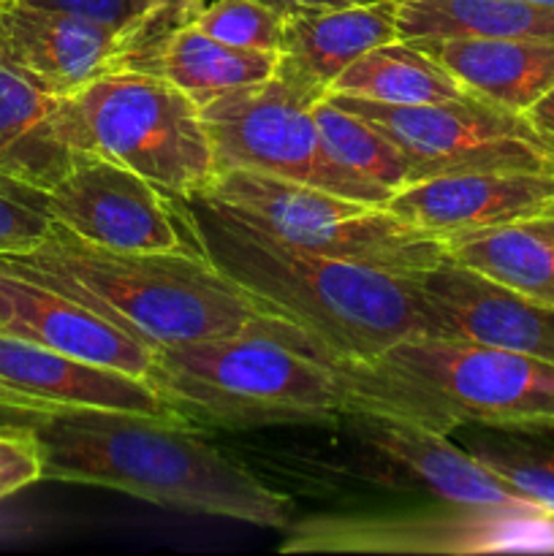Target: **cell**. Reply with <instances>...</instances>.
I'll return each instance as SVG.
<instances>
[{
	"label": "cell",
	"instance_id": "cell-1",
	"mask_svg": "<svg viewBox=\"0 0 554 556\" xmlns=\"http://www.w3.org/2000/svg\"><path fill=\"white\" fill-rule=\"evenodd\" d=\"M196 248L250 296L307 331L337 364H367L394 342L427 334L413 277L269 237L206 195H172Z\"/></svg>",
	"mask_w": 554,
	"mask_h": 556
},
{
	"label": "cell",
	"instance_id": "cell-2",
	"mask_svg": "<svg viewBox=\"0 0 554 556\" xmlns=\"http://www.w3.org/2000/svg\"><path fill=\"white\" fill-rule=\"evenodd\" d=\"M43 459L41 481L81 483L128 497L286 530L293 505L185 421L119 410L22 413Z\"/></svg>",
	"mask_w": 554,
	"mask_h": 556
},
{
	"label": "cell",
	"instance_id": "cell-3",
	"mask_svg": "<svg viewBox=\"0 0 554 556\" xmlns=\"http://www.w3.org/2000/svg\"><path fill=\"white\" fill-rule=\"evenodd\" d=\"M0 266L79 299L155 351L231 334L315 342L223 275L196 244L168 253H125L85 242L52 223L41 244L0 255Z\"/></svg>",
	"mask_w": 554,
	"mask_h": 556
},
{
	"label": "cell",
	"instance_id": "cell-4",
	"mask_svg": "<svg viewBox=\"0 0 554 556\" xmlns=\"http://www.w3.org/2000/svg\"><path fill=\"white\" fill-rule=\"evenodd\" d=\"M147 380L188 424L223 429L337 424L356 410L342 364L307 340L231 334L163 345Z\"/></svg>",
	"mask_w": 554,
	"mask_h": 556
},
{
	"label": "cell",
	"instance_id": "cell-5",
	"mask_svg": "<svg viewBox=\"0 0 554 556\" xmlns=\"http://www.w3.org/2000/svg\"><path fill=\"white\" fill-rule=\"evenodd\" d=\"M356 410L451 434L456 427L525 432L554 424V364L481 342L413 334L367 364H342Z\"/></svg>",
	"mask_w": 554,
	"mask_h": 556
},
{
	"label": "cell",
	"instance_id": "cell-6",
	"mask_svg": "<svg viewBox=\"0 0 554 556\" xmlns=\"http://www.w3.org/2000/svg\"><path fill=\"white\" fill-rule=\"evenodd\" d=\"M60 130L74 152L123 163L166 195L201 193L215 177L196 101L150 71H112L60 98Z\"/></svg>",
	"mask_w": 554,
	"mask_h": 556
},
{
	"label": "cell",
	"instance_id": "cell-7",
	"mask_svg": "<svg viewBox=\"0 0 554 556\" xmlns=\"http://www.w3.org/2000/svg\"><path fill=\"white\" fill-rule=\"evenodd\" d=\"M201 195L293 248L402 277L421 275L445 258L440 239L386 204L345 199L313 185L259 172H221Z\"/></svg>",
	"mask_w": 554,
	"mask_h": 556
},
{
	"label": "cell",
	"instance_id": "cell-8",
	"mask_svg": "<svg viewBox=\"0 0 554 556\" xmlns=\"http://www.w3.org/2000/svg\"><path fill=\"white\" fill-rule=\"evenodd\" d=\"M320 98L326 92L275 68L269 79L201 103L199 114L215 157V174L259 172L345 199L386 204L389 190L364 182L326 152L313 117Z\"/></svg>",
	"mask_w": 554,
	"mask_h": 556
},
{
	"label": "cell",
	"instance_id": "cell-9",
	"mask_svg": "<svg viewBox=\"0 0 554 556\" xmlns=\"http://www.w3.org/2000/svg\"><path fill=\"white\" fill-rule=\"evenodd\" d=\"M389 136L411 166V179L470 172L554 174V144L519 112L478 96L456 101L389 106L353 96H331Z\"/></svg>",
	"mask_w": 554,
	"mask_h": 556
},
{
	"label": "cell",
	"instance_id": "cell-10",
	"mask_svg": "<svg viewBox=\"0 0 554 556\" xmlns=\"http://www.w3.org/2000/svg\"><path fill=\"white\" fill-rule=\"evenodd\" d=\"M280 552L500 554L554 552V514L530 503L459 505L373 516H313L288 525Z\"/></svg>",
	"mask_w": 554,
	"mask_h": 556
},
{
	"label": "cell",
	"instance_id": "cell-11",
	"mask_svg": "<svg viewBox=\"0 0 554 556\" xmlns=\"http://www.w3.org/2000/svg\"><path fill=\"white\" fill-rule=\"evenodd\" d=\"M47 210L54 223L98 248L125 253L193 248L172 195L96 152H74L68 172L47 190Z\"/></svg>",
	"mask_w": 554,
	"mask_h": 556
},
{
	"label": "cell",
	"instance_id": "cell-12",
	"mask_svg": "<svg viewBox=\"0 0 554 556\" xmlns=\"http://www.w3.org/2000/svg\"><path fill=\"white\" fill-rule=\"evenodd\" d=\"M337 424L348 429L362 456H367L362 476L380 486L427 494L435 503H525L451 434L373 410L345 413Z\"/></svg>",
	"mask_w": 554,
	"mask_h": 556
},
{
	"label": "cell",
	"instance_id": "cell-13",
	"mask_svg": "<svg viewBox=\"0 0 554 556\" xmlns=\"http://www.w3.org/2000/svg\"><path fill=\"white\" fill-rule=\"evenodd\" d=\"M413 280L427 334L481 342L554 364V304L525 296L449 255Z\"/></svg>",
	"mask_w": 554,
	"mask_h": 556
},
{
	"label": "cell",
	"instance_id": "cell-14",
	"mask_svg": "<svg viewBox=\"0 0 554 556\" xmlns=\"http://www.w3.org/2000/svg\"><path fill=\"white\" fill-rule=\"evenodd\" d=\"M0 407L16 413L90 407L185 421L147 378L81 362L5 331H0Z\"/></svg>",
	"mask_w": 554,
	"mask_h": 556
},
{
	"label": "cell",
	"instance_id": "cell-15",
	"mask_svg": "<svg viewBox=\"0 0 554 556\" xmlns=\"http://www.w3.org/2000/svg\"><path fill=\"white\" fill-rule=\"evenodd\" d=\"M0 58L58 98L125 68L119 30L22 0H0Z\"/></svg>",
	"mask_w": 554,
	"mask_h": 556
},
{
	"label": "cell",
	"instance_id": "cell-16",
	"mask_svg": "<svg viewBox=\"0 0 554 556\" xmlns=\"http://www.w3.org/2000/svg\"><path fill=\"white\" fill-rule=\"evenodd\" d=\"M402 220L435 239L514 226L554 210V174L470 172L405 185L386 201Z\"/></svg>",
	"mask_w": 554,
	"mask_h": 556
},
{
	"label": "cell",
	"instance_id": "cell-17",
	"mask_svg": "<svg viewBox=\"0 0 554 556\" xmlns=\"http://www.w3.org/2000/svg\"><path fill=\"white\" fill-rule=\"evenodd\" d=\"M0 331L27 342L147 378L155 348L128 329L43 282L0 266Z\"/></svg>",
	"mask_w": 554,
	"mask_h": 556
},
{
	"label": "cell",
	"instance_id": "cell-18",
	"mask_svg": "<svg viewBox=\"0 0 554 556\" xmlns=\"http://www.w3.org/2000/svg\"><path fill=\"white\" fill-rule=\"evenodd\" d=\"M396 41V0L282 16L277 71L329 96L337 76L380 43Z\"/></svg>",
	"mask_w": 554,
	"mask_h": 556
},
{
	"label": "cell",
	"instance_id": "cell-19",
	"mask_svg": "<svg viewBox=\"0 0 554 556\" xmlns=\"http://www.w3.org/2000/svg\"><path fill=\"white\" fill-rule=\"evenodd\" d=\"M467 92L525 114L554 87V41L532 38H418Z\"/></svg>",
	"mask_w": 554,
	"mask_h": 556
},
{
	"label": "cell",
	"instance_id": "cell-20",
	"mask_svg": "<svg viewBox=\"0 0 554 556\" xmlns=\"http://www.w3.org/2000/svg\"><path fill=\"white\" fill-rule=\"evenodd\" d=\"M74 150L60 130V98L0 58V174L49 190Z\"/></svg>",
	"mask_w": 554,
	"mask_h": 556
},
{
	"label": "cell",
	"instance_id": "cell-21",
	"mask_svg": "<svg viewBox=\"0 0 554 556\" xmlns=\"http://www.w3.org/2000/svg\"><path fill=\"white\" fill-rule=\"evenodd\" d=\"M396 38L554 41V9L527 0H396Z\"/></svg>",
	"mask_w": 554,
	"mask_h": 556
},
{
	"label": "cell",
	"instance_id": "cell-22",
	"mask_svg": "<svg viewBox=\"0 0 554 556\" xmlns=\"http://www.w3.org/2000/svg\"><path fill=\"white\" fill-rule=\"evenodd\" d=\"M331 96H353L389 106L456 101L470 92L451 71L411 41H389L348 65L331 85Z\"/></svg>",
	"mask_w": 554,
	"mask_h": 556
},
{
	"label": "cell",
	"instance_id": "cell-23",
	"mask_svg": "<svg viewBox=\"0 0 554 556\" xmlns=\"http://www.w3.org/2000/svg\"><path fill=\"white\" fill-rule=\"evenodd\" d=\"M275 65L277 52L228 47L188 25L168 38L152 74L168 79L201 106L223 92L269 79Z\"/></svg>",
	"mask_w": 554,
	"mask_h": 556
},
{
	"label": "cell",
	"instance_id": "cell-24",
	"mask_svg": "<svg viewBox=\"0 0 554 556\" xmlns=\"http://www.w3.org/2000/svg\"><path fill=\"white\" fill-rule=\"evenodd\" d=\"M445 255L525 296L554 304V239L525 223L443 239Z\"/></svg>",
	"mask_w": 554,
	"mask_h": 556
},
{
	"label": "cell",
	"instance_id": "cell-25",
	"mask_svg": "<svg viewBox=\"0 0 554 556\" xmlns=\"http://www.w3.org/2000/svg\"><path fill=\"white\" fill-rule=\"evenodd\" d=\"M451 440L476 456L514 497L554 514V443L487 427H456Z\"/></svg>",
	"mask_w": 554,
	"mask_h": 556
},
{
	"label": "cell",
	"instance_id": "cell-26",
	"mask_svg": "<svg viewBox=\"0 0 554 556\" xmlns=\"http://www.w3.org/2000/svg\"><path fill=\"white\" fill-rule=\"evenodd\" d=\"M313 117L326 152L364 182L389 190L391 195L413 182L405 155L373 123L337 106L335 101H329V96L315 103Z\"/></svg>",
	"mask_w": 554,
	"mask_h": 556
},
{
	"label": "cell",
	"instance_id": "cell-27",
	"mask_svg": "<svg viewBox=\"0 0 554 556\" xmlns=\"http://www.w3.org/2000/svg\"><path fill=\"white\" fill-rule=\"evenodd\" d=\"M193 25L228 47L280 52L282 14L261 0H210Z\"/></svg>",
	"mask_w": 554,
	"mask_h": 556
},
{
	"label": "cell",
	"instance_id": "cell-28",
	"mask_svg": "<svg viewBox=\"0 0 554 556\" xmlns=\"http://www.w3.org/2000/svg\"><path fill=\"white\" fill-rule=\"evenodd\" d=\"M206 3L210 0H144L139 20L119 33L125 68L152 74L168 38L182 27L193 25Z\"/></svg>",
	"mask_w": 554,
	"mask_h": 556
},
{
	"label": "cell",
	"instance_id": "cell-29",
	"mask_svg": "<svg viewBox=\"0 0 554 556\" xmlns=\"http://www.w3.org/2000/svg\"><path fill=\"white\" fill-rule=\"evenodd\" d=\"M47 190L0 174V255L27 253L52 231Z\"/></svg>",
	"mask_w": 554,
	"mask_h": 556
},
{
	"label": "cell",
	"instance_id": "cell-30",
	"mask_svg": "<svg viewBox=\"0 0 554 556\" xmlns=\"http://www.w3.org/2000/svg\"><path fill=\"white\" fill-rule=\"evenodd\" d=\"M41 478L43 459L30 429L20 424L0 429V500L22 492Z\"/></svg>",
	"mask_w": 554,
	"mask_h": 556
},
{
	"label": "cell",
	"instance_id": "cell-31",
	"mask_svg": "<svg viewBox=\"0 0 554 556\" xmlns=\"http://www.w3.org/2000/svg\"><path fill=\"white\" fill-rule=\"evenodd\" d=\"M22 3L41 5V9L71 11V14L96 20L119 33L128 25H134L141 16V11H144V0H22Z\"/></svg>",
	"mask_w": 554,
	"mask_h": 556
},
{
	"label": "cell",
	"instance_id": "cell-32",
	"mask_svg": "<svg viewBox=\"0 0 554 556\" xmlns=\"http://www.w3.org/2000/svg\"><path fill=\"white\" fill-rule=\"evenodd\" d=\"M261 3L272 5L277 14L291 16V14H302V11L345 9V5H367V3H378V0H261Z\"/></svg>",
	"mask_w": 554,
	"mask_h": 556
},
{
	"label": "cell",
	"instance_id": "cell-33",
	"mask_svg": "<svg viewBox=\"0 0 554 556\" xmlns=\"http://www.w3.org/2000/svg\"><path fill=\"white\" fill-rule=\"evenodd\" d=\"M525 117L546 136L549 141L554 144V87L546 92V96L538 98L530 109L525 112Z\"/></svg>",
	"mask_w": 554,
	"mask_h": 556
},
{
	"label": "cell",
	"instance_id": "cell-34",
	"mask_svg": "<svg viewBox=\"0 0 554 556\" xmlns=\"http://www.w3.org/2000/svg\"><path fill=\"white\" fill-rule=\"evenodd\" d=\"M525 226H530L532 231L543 233V237L554 239V215H541V217H532V220H525Z\"/></svg>",
	"mask_w": 554,
	"mask_h": 556
},
{
	"label": "cell",
	"instance_id": "cell-35",
	"mask_svg": "<svg viewBox=\"0 0 554 556\" xmlns=\"http://www.w3.org/2000/svg\"><path fill=\"white\" fill-rule=\"evenodd\" d=\"M525 432L536 434V438L549 440V443H554V424H546V427H536V429H525Z\"/></svg>",
	"mask_w": 554,
	"mask_h": 556
},
{
	"label": "cell",
	"instance_id": "cell-36",
	"mask_svg": "<svg viewBox=\"0 0 554 556\" xmlns=\"http://www.w3.org/2000/svg\"><path fill=\"white\" fill-rule=\"evenodd\" d=\"M527 3H538V5H549V9H554V0H527Z\"/></svg>",
	"mask_w": 554,
	"mask_h": 556
},
{
	"label": "cell",
	"instance_id": "cell-37",
	"mask_svg": "<svg viewBox=\"0 0 554 556\" xmlns=\"http://www.w3.org/2000/svg\"><path fill=\"white\" fill-rule=\"evenodd\" d=\"M549 215H554V210H552V212H549Z\"/></svg>",
	"mask_w": 554,
	"mask_h": 556
}]
</instances>
